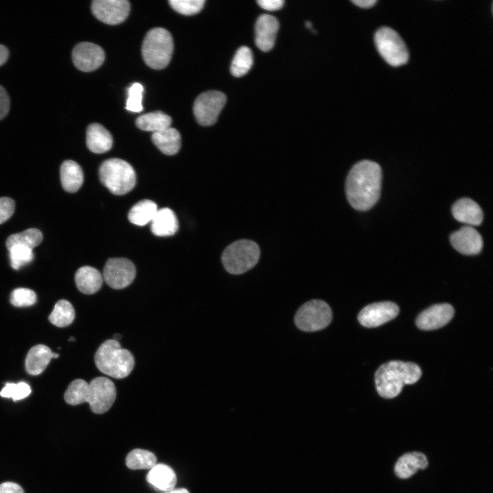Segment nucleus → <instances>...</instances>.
<instances>
[{
    "label": "nucleus",
    "instance_id": "f257e3e1",
    "mask_svg": "<svg viewBox=\"0 0 493 493\" xmlns=\"http://www.w3.org/2000/svg\"><path fill=\"white\" fill-rule=\"evenodd\" d=\"M382 180L380 166L362 160L350 170L346 181V194L350 205L357 210L366 211L378 201Z\"/></svg>",
    "mask_w": 493,
    "mask_h": 493
},
{
    "label": "nucleus",
    "instance_id": "f03ea898",
    "mask_svg": "<svg viewBox=\"0 0 493 493\" xmlns=\"http://www.w3.org/2000/svg\"><path fill=\"white\" fill-rule=\"evenodd\" d=\"M116 387L108 378L98 377L89 383L77 379L73 381L64 393L65 401L71 405L88 403L91 411L101 414L108 412L115 401Z\"/></svg>",
    "mask_w": 493,
    "mask_h": 493
},
{
    "label": "nucleus",
    "instance_id": "7ed1b4c3",
    "mask_svg": "<svg viewBox=\"0 0 493 493\" xmlns=\"http://www.w3.org/2000/svg\"><path fill=\"white\" fill-rule=\"evenodd\" d=\"M421 375V369L414 363L388 362L382 364L375 373L377 391L385 399H392L401 393L404 385L417 382Z\"/></svg>",
    "mask_w": 493,
    "mask_h": 493
},
{
    "label": "nucleus",
    "instance_id": "20e7f679",
    "mask_svg": "<svg viewBox=\"0 0 493 493\" xmlns=\"http://www.w3.org/2000/svg\"><path fill=\"white\" fill-rule=\"evenodd\" d=\"M94 362L101 372L116 379L128 376L135 364L132 354L113 339L107 340L99 347Z\"/></svg>",
    "mask_w": 493,
    "mask_h": 493
},
{
    "label": "nucleus",
    "instance_id": "39448f33",
    "mask_svg": "<svg viewBox=\"0 0 493 493\" xmlns=\"http://www.w3.org/2000/svg\"><path fill=\"white\" fill-rule=\"evenodd\" d=\"M173 40L170 33L162 27H155L146 34L142 45L144 61L153 69H162L170 62L173 52Z\"/></svg>",
    "mask_w": 493,
    "mask_h": 493
},
{
    "label": "nucleus",
    "instance_id": "423d86ee",
    "mask_svg": "<svg viewBox=\"0 0 493 493\" xmlns=\"http://www.w3.org/2000/svg\"><path fill=\"white\" fill-rule=\"evenodd\" d=\"M99 175L102 184L116 195L129 192L136 182V175L133 167L119 158L104 161L100 166Z\"/></svg>",
    "mask_w": 493,
    "mask_h": 493
},
{
    "label": "nucleus",
    "instance_id": "0eeeda50",
    "mask_svg": "<svg viewBox=\"0 0 493 493\" xmlns=\"http://www.w3.org/2000/svg\"><path fill=\"white\" fill-rule=\"evenodd\" d=\"M260 250L249 240H240L229 244L223 251L222 263L231 274H242L252 268L258 262Z\"/></svg>",
    "mask_w": 493,
    "mask_h": 493
},
{
    "label": "nucleus",
    "instance_id": "6e6552de",
    "mask_svg": "<svg viewBox=\"0 0 493 493\" xmlns=\"http://www.w3.org/2000/svg\"><path fill=\"white\" fill-rule=\"evenodd\" d=\"M375 43L383 58L391 66H399L409 60L405 43L394 29L383 27L375 34Z\"/></svg>",
    "mask_w": 493,
    "mask_h": 493
},
{
    "label": "nucleus",
    "instance_id": "1a4fd4ad",
    "mask_svg": "<svg viewBox=\"0 0 493 493\" xmlns=\"http://www.w3.org/2000/svg\"><path fill=\"white\" fill-rule=\"evenodd\" d=\"M332 319L329 305L321 300H312L304 303L296 312L294 322L296 327L307 332L327 327Z\"/></svg>",
    "mask_w": 493,
    "mask_h": 493
},
{
    "label": "nucleus",
    "instance_id": "9d476101",
    "mask_svg": "<svg viewBox=\"0 0 493 493\" xmlns=\"http://www.w3.org/2000/svg\"><path fill=\"white\" fill-rule=\"evenodd\" d=\"M226 96L218 90L201 93L196 99L193 112L197 123L203 126L214 124L226 103Z\"/></svg>",
    "mask_w": 493,
    "mask_h": 493
},
{
    "label": "nucleus",
    "instance_id": "9b49d317",
    "mask_svg": "<svg viewBox=\"0 0 493 493\" xmlns=\"http://www.w3.org/2000/svg\"><path fill=\"white\" fill-rule=\"evenodd\" d=\"M136 274V267L128 259L110 258L104 266L103 278L110 287L118 290L130 285Z\"/></svg>",
    "mask_w": 493,
    "mask_h": 493
},
{
    "label": "nucleus",
    "instance_id": "f8f14e48",
    "mask_svg": "<svg viewBox=\"0 0 493 493\" xmlns=\"http://www.w3.org/2000/svg\"><path fill=\"white\" fill-rule=\"evenodd\" d=\"M92 12L99 21L109 25L123 22L129 15L130 3L127 0H94Z\"/></svg>",
    "mask_w": 493,
    "mask_h": 493
},
{
    "label": "nucleus",
    "instance_id": "ddd939ff",
    "mask_svg": "<svg viewBox=\"0 0 493 493\" xmlns=\"http://www.w3.org/2000/svg\"><path fill=\"white\" fill-rule=\"evenodd\" d=\"M399 312L396 304L390 301L378 302L364 307L359 313V323L366 327H377L392 319Z\"/></svg>",
    "mask_w": 493,
    "mask_h": 493
},
{
    "label": "nucleus",
    "instance_id": "4468645a",
    "mask_svg": "<svg viewBox=\"0 0 493 493\" xmlns=\"http://www.w3.org/2000/svg\"><path fill=\"white\" fill-rule=\"evenodd\" d=\"M72 58L76 68L81 71L90 72L98 68L103 63L105 53L99 45L83 42L74 47Z\"/></svg>",
    "mask_w": 493,
    "mask_h": 493
},
{
    "label": "nucleus",
    "instance_id": "2eb2a0df",
    "mask_svg": "<svg viewBox=\"0 0 493 493\" xmlns=\"http://www.w3.org/2000/svg\"><path fill=\"white\" fill-rule=\"evenodd\" d=\"M454 309L448 303L436 304L422 312L416 318L417 327L422 330H433L446 325L453 317Z\"/></svg>",
    "mask_w": 493,
    "mask_h": 493
},
{
    "label": "nucleus",
    "instance_id": "dca6fc26",
    "mask_svg": "<svg viewBox=\"0 0 493 493\" xmlns=\"http://www.w3.org/2000/svg\"><path fill=\"white\" fill-rule=\"evenodd\" d=\"M450 240L458 252L466 255H477L481 252L483 247L481 236L469 225L453 232L451 235Z\"/></svg>",
    "mask_w": 493,
    "mask_h": 493
},
{
    "label": "nucleus",
    "instance_id": "f3484780",
    "mask_svg": "<svg viewBox=\"0 0 493 493\" xmlns=\"http://www.w3.org/2000/svg\"><path fill=\"white\" fill-rule=\"evenodd\" d=\"M255 44L263 51H268L273 47L279 29L277 19L269 14L260 15L255 23Z\"/></svg>",
    "mask_w": 493,
    "mask_h": 493
},
{
    "label": "nucleus",
    "instance_id": "a211bd4d",
    "mask_svg": "<svg viewBox=\"0 0 493 493\" xmlns=\"http://www.w3.org/2000/svg\"><path fill=\"white\" fill-rule=\"evenodd\" d=\"M452 214L457 220L469 226L479 225L483 220L480 206L469 198L457 200L452 206Z\"/></svg>",
    "mask_w": 493,
    "mask_h": 493
},
{
    "label": "nucleus",
    "instance_id": "6ab92c4d",
    "mask_svg": "<svg viewBox=\"0 0 493 493\" xmlns=\"http://www.w3.org/2000/svg\"><path fill=\"white\" fill-rule=\"evenodd\" d=\"M427 466V458L422 453L418 451L407 453L396 461L394 472L400 479H407L414 475L418 470H424Z\"/></svg>",
    "mask_w": 493,
    "mask_h": 493
},
{
    "label": "nucleus",
    "instance_id": "aec40b11",
    "mask_svg": "<svg viewBox=\"0 0 493 493\" xmlns=\"http://www.w3.org/2000/svg\"><path fill=\"white\" fill-rule=\"evenodd\" d=\"M113 139L111 134L99 123L90 124L86 131V145L94 153H103L112 148Z\"/></svg>",
    "mask_w": 493,
    "mask_h": 493
},
{
    "label": "nucleus",
    "instance_id": "412c9836",
    "mask_svg": "<svg viewBox=\"0 0 493 493\" xmlns=\"http://www.w3.org/2000/svg\"><path fill=\"white\" fill-rule=\"evenodd\" d=\"M147 481L155 489L166 492L174 489L177 477L170 466L159 464L150 469L147 475Z\"/></svg>",
    "mask_w": 493,
    "mask_h": 493
},
{
    "label": "nucleus",
    "instance_id": "4be33fe9",
    "mask_svg": "<svg viewBox=\"0 0 493 493\" xmlns=\"http://www.w3.org/2000/svg\"><path fill=\"white\" fill-rule=\"evenodd\" d=\"M103 280V276L99 271L89 266L79 268L75 275L77 288L86 294H92L99 290Z\"/></svg>",
    "mask_w": 493,
    "mask_h": 493
},
{
    "label": "nucleus",
    "instance_id": "5701e85b",
    "mask_svg": "<svg viewBox=\"0 0 493 493\" xmlns=\"http://www.w3.org/2000/svg\"><path fill=\"white\" fill-rule=\"evenodd\" d=\"M178 221L175 212L170 208L157 210L151 221V229L157 236L174 235L178 230Z\"/></svg>",
    "mask_w": 493,
    "mask_h": 493
},
{
    "label": "nucleus",
    "instance_id": "b1692460",
    "mask_svg": "<svg viewBox=\"0 0 493 493\" xmlns=\"http://www.w3.org/2000/svg\"><path fill=\"white\" fill-rule=\"evenodd\" d=\"M60 180L64 190L68 192H77L82 186L84 174L81 166L75 161L68 160L60 166Z\"/></svg>",
    "mask_w": 493,
    "mask_h": 493
},
{
    "label": "nucleus",
    "instance_id": "393cba45",
    "mask_svg": "<svg viewBox=\"0 0 493 493\" xmlns=\"http://www.w3.org/2000/svg\"><path fill=\"white\" fill-rule=\"evenodd\" d=\"M52 353L51 350L44 344H38L31 348L25 359L27 373L38 375L42 372L52 358Z\"/></svg>",
    "mask_w": 493,
    "mask_h": 493
},
{
    "label": "nucleus",
    "instance_id": "a878e982",
    "mask_svg": "<svg viewBox=\"0 0 493 493\" xmlns=\"http://www.w3.org/2000/svg\"><path fill=\"white\" fill-rule=\"evenodd\" d=\"M151 138L153 144L166 155H175L180 149L181 135L175 128L170 127L153 133Z\"/></svg>",
    "mask_w": 493,
    "mask_h": 493
},
{
    "label": "nucleus",
    "instance_id": "bb28decb",
    "mask_svg": "<svg viewBox=\"0 0 493 493\" xmlns=\"http://www.w3.org/2000/svg\"><path fill=\"white\" fill-rule=\"evenodd\" d=\"M171 122L170 116L156 111L140 115L136 118V125L141 130L155 133L170 127Z\"/></svg>",
    "mask_w": 493,
    "mask_h": 493
},
{
    "label": "nucleus",
    "instance_id": "cd10ccee",
    "mask_svg": "<svg viewBox=\"0 0 493 493\" xmlns=\"http://www.w3.org/2000/svg\"><path fill=\"white\" fill-rule=\"evenodd\" d=\"M157 211V205L154 201L142 200L131 208L128 213V219L134 225L144 226L152 221Z\"/></svg>",
    "mask_w": 493,
    "mask_h": 493
},
{
    "label": "nucleus",
    "instance_id": "c85d7f7f",
    "mask_svg": "<svg viewBox=\"0 0 493 493\" xmlns=\"http://www.w3.org/2000/svg\"><path fill=\"white\" fill-rule=\"evenodd\" d=\"M75 309L70 302L66 300L58 301L50 315L49 320L58 327H65L71 325L74 318Z\"/></svg>",
    "mask_w": 493,
    "mask_h": 493
},
{
    "label": "nucleus",
    "instance_id": "c756f323",
    "mask_svg": "<svg viewBox=\"0 0 493 493\" xmlns=\"http://www.w3.org/2000/svg\"><path fill=\"white\" fill-rule=\"evenodd\" d=\"M125 462L131 470L151 469L157 464V457L149 451L136 448L129 453Z\"/></svg>",
    "mask_w": 493,
    "mask_h": 493
},
{
    "label": "nucleus",
    "instance_id": "7c9ffc66",
    "mask_svg": "<svg viewBox=\"0 0 493 493\" xmlns=\"http://www.w3.org/2000/svg\"><path fill=\"white\" fill-rule=\"evenodd\" d=\"M42 239V233L39 229L30 228L10 236L5 244L8 249L14 245H22L33 249L41 243Z\"/></svg>",
    "mask_w": 493,
    "mask_h": 493
},
{
    "label": "nucleus",
    "instance_id": "2f4dec72",
    "mask_svg": "<svg viewBox=\"0 0 493 493\" xmlns=\"http://www.w3.org/2000/svg\"><path fill=\"white\" fill-rule=\"evenodd\" d=\"M253 54L246 46L240 47L236 51L231 64V73L237 77L246 74L253 65Z\"/></svg>",
    "mask_w": 493,
    "mask_h": 493
},
{
    "label": "nucleus",
    "instance_id": "473e14b6",
    "mask_svg": "<svg viewBox=\"0 0 493 493\" xmlns=\"http://www.w3.org/2000/svg\"><path fill=\"white\" fill-rule=\"evenodd\" d=\"M8 251L10 265L14 270H18L34 259L33 249L25 246L14 245Z\"/></svg>",
    "mask_w": 493,
    "mask_h": 493
},
{
    "label": "nucleus",
    "instance_id": "72a5a7b5",
    "mask_svg": "<svg viewBox=\"0 0 493 493\" xmlns=\"http://www.w3.org/2000/svg\"><path fill=\"white\" fill-rule=\"evenodd\" d=\"M144 87L138 82L132 84L127 89L126 110L133 112H140L143 110L142 97Z\"/></svg>",
    "mask_w": 493,
    "mask_h": 493
},
{
    "label": "nucleus",
    "instance_id": "f704fd0d",
    "mask_svg": "<svg viewBox=\"0 0 493 493\" xmlns=\"http://www.w3.org/2000/svg\"><path fill=\"white\" fill-rule=\"evenodd\" d=\"M31 392L30 386L25 382L6 383L0 392V396L12 398L14 401H17L28 396Z\"/></svg>",
    "mask_w": 493,
    "mask_h": 493
},
{
    "label": "nucleus",
    "instance_id": "c9c22d12",
    "mask_svg": "<svg viewBox=\"0 0 493 493\" xmlns=\"http://www.w3.org/2000/svg\"><path fill=\"white\" fill-rule=\"evenodd\" d=\"M205 0H170L171 8L184 15H193L199 13L203 8Z\"/></svg>",
    "mask_w": 493,
    "mask_h": 493
},
{
    "label": "nucleus",
    "instance_id": "e433bc0d",
    "mask_svg": "<svg viewBox=\"0 0 493 493\" xmlns=\"http://www.w3.org/2000/svg\"><path fill=\"white\" fill-rule=\"evenodd\" d=\"M36 293L29 288H16L10 295L11 304L19 307L33 305L36 302Z\"/></svg>",
    "mask_w": 493,
    "mask_h": 493
},
{
    "label": "nucleus",
    "instance_id": "4c0bfd02",
    "mask_svg": "<svg viewBox=\"0 0 493 493\" xmlns=\"http://www.w3.org/2000/svg\"><path fill=\"white\" fill-rule=\"evenodd\" d=\"M15 203L9 197L0 198V225L7 221L14 214Z\"/></svg>",
    "mask_w": 493,
    "mask_h": 493
},
{
    "label": "nucleus",
    "instance_id": "58836bf2",
    "mask_svg": "<svg viewBox=\"0 0 493 493\" xmlns=\"http://www.w3.org/2000/svg\"><path fill=\"white\" fill-rule=\"evenodd\" d=\"M10 109V99L6 90L0 85V120L4 118Z\"/></svg>",
    "mask_w": 493,
    "mask_h": 493
},
{
    "label": "nucleus",
    "instance_id": "ea45409f",
    "mask_svg": "<svg viewBox=\"0 0 493 493\" xmlns=\"http://www.w3.org/2000/svg\"><path fill=\"white\" fill-rule=\"evenodd\" d=\"M257 4L263 9L268 11H275L281 9L283 4V0H259Z\"/></svg>",
    "mask_w": 493,
    "mask_h": 493
},
{
    "label": "nucleus",
    "instance_id": "a19ab883",
    "mask_svg": "<svg viewBox=\"0 0 493 493\" xmlns=\"http://www.w3.org/2000/svg\"><path fill=\"white\" fill-rule=\"evenodd\" d=\"M0 493H25L23 488L13 482H4L0 484Z\"/></svg>",
    "mask_w": 493,
    "mask_h": 493
},
{
    "label": "nucleus",
    "instance_id": "79ce46f5",
    "mask_svg": "<svg viewBox=\"0 0 493 493\" xmlns=\"http://www.w3.org/2000/svg\"><path fill=\"white\" fill-rule=\"evenodd\" d=\"M377 0H353L352 2L356 5L362 8H369L372 7L376 3Z\"/></svg>",
    "mask_w": 493,
    "mask_h": 493
},
{
    "label": "nucleus",
    "instance_id": "37998d69",
    "mask_svg": "<svg viewBox=\"0 0 493 493\" xmlns=\"http://www.w3.org/2000/svg\"><path fill=\"white\" fill-rule=\"evenodd\" d=\"M8 55L9 51L8 49L5 46L0 45V66L7 61Z\"/></svg>",
    "mask_w": 493,
    "mask_h": 493
},
{
    "label": "nucleus",
    "instance_id": "c03bdc74",
    "mask_svg": "<svg viewBox=\"0 0 493 493\" xmlns=\"http://www.w3.org/2000/svg\"><path fill=\"white\" fill-rule=\"evenodd\" d=\"M165 493H189V492L185 488L173 489L171 491L166 492Z\"/></svg>",
    "mask_w": 493,
    "mask_h": 493
},
{
    "label": "nucleus",
    "instance_id": "a18cd8bd",
    "mask_svg": "<svg viewBox=\"0 0 493 493\" xmlns=\"http://www.w3.org/2000/svg\"><path fill=\"white\" fill-rule=\"evenodd\" d=\"M305 26H306V27L308 28V29H312V30L313 29L312 23L310 21H306V22H305Z\"/></svg>",
    "mask_w": 493,
    "mask_h": 493
},
{
    "label": "nucleus",
    "instance_id": "49530a36",
    "mask_svg": "<svg viewBox=\"0 0 493 493\" xmlns=\"http://www.w3.org/2000/svg\"><path fill=\"white\" fill-rule=\"evenodd\" d=\"M121 335H119L118 333H116V334H115V335L114 336L113 340H117V341H118V340L119 339H121Z\"/></svg>",
    "mask_w": 493,
    "mask_h": 493
},
{
    "label": "nucleus",
    "instance_id": "de8ad7c7",
    "mask_svg": "<svg viewBox=\"0 0 493 493\" xmlns=\"http://www.w3.org/2000/svg\"><path fill=\"white\" fill-rule=\"evenodd\" d=\"M59 357V354L56 353H52V358H58Z\"/></svg>",
    "mask_w": 493,
    "mask_h": 493
},
{
    "label": "nucleus",
    "instance_id": "09e8293b",
    "mask_svg": "<svg viewBox=\"0 0 493 493\" xmlns=\"http://www.w3.org/2000/svg\"><path fill=\"white\" fill-rule=\"evenodd\" d=\"M68 341H75V338H74L73 337H71V338L68 339Z\"/></svg>",
    "mask_w": 493,
    "mask_h": 493
}]
</instances>
